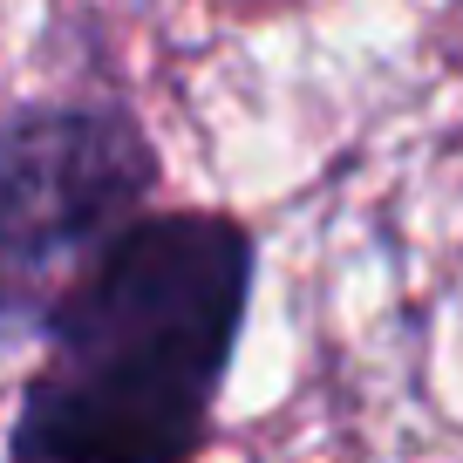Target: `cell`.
<instances>
[{"label":"cell","mask_w":463,"mask_h":463,"mask_svg":"<svg viewBox=\"0 0 463 463\" xmlns=\"http://www.w3.org/2000/svg\"><path fill=\"white\" fill-rule=\"evenodd\" d=\"M252 300L232 212H144L42 327L7 463H191Z\"/></svg>","instance_id":"cell-1"},{"label":"cell","mask_w":463,"mask_h":463,"mask_svg":"<svg viewBox=\"0 0 463 463\" xmlns=\"http://www.w3.org/2000/svg\"><path fill=\"white\" fill-rule=\"evenodd\" d=\"M157 150L130 102L42 96L0 116V347L48 314L150 212Z\"/></svg>","instance_id":"cell-2"}]
</instances>
